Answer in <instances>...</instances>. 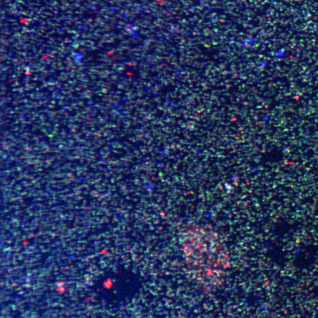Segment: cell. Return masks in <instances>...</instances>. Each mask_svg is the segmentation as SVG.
<instances>
[{
    "label": "cell",
    "instance_id": "6da1fadb",
    "mask_svg": "<svg viewBox=\"0 0 318 318\" xmlns=\"http://www.w3.org/2000/svg\"><path fill=\"white\" fill-rule=\"evenodd\" d=\"M183 251L188 266L203 275L220 274L227 263L222 242L216 233L203 226H192L183 237Z\"/></svg>",
    "mask_w": 318,
    "mask_h": 318
}]
</instances>
